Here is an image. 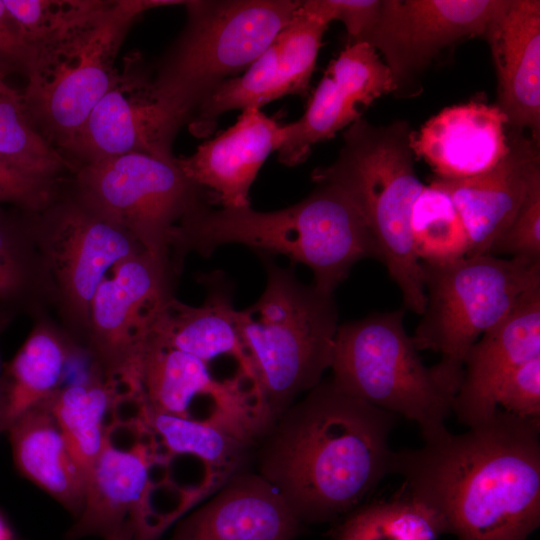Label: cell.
Here are the masks:
<instances>
[{
	"mask_svg": "<svg viewBox=\"0 0 540 540\" xmlns=\"http://www.w3.org/2000/svg\"><path fill=\"white\" fill-rule=\"evenodd\" d=\"M497 77L496 106L507 127L540 136V1L504 0L483 36Z\"/></svg>",
	"mask_w": 540,
	"mask_h": 540,
	"instance_id": "19",
	"label": "cell"
},
{
	"mask_svg": "<svg viewBox=\"0 0 540 540\" xmlns=\"http://www.w3.org/2000/svg\"><path fill=\"white\" fill-rule=\"evenodd\" d=\"M5 324V316L3 314H0V333L3 329V325ZM1 370H2V367H1V363H0V377H1Z\"/></svg>",
	"mask_w": 540,
	"mask_h": 540,
	"instance_id": "42",
	"label": "cell"
},
{
	"mask_svg": "<svg viewBox=\"0 0 540 540\" xmlns=\"http://www.w3.org/2000/svg\"><path fill=\"white\" fill-rule=\"evenodd\" d=\"M0 71V159L32 177L60 183L72 163L37 130L26 111L22 92Z\"/></svg>",
	"mask_w": 540,
	"mask_h": 540,
	"instance_id": "29",
	"label": "cell"
},
{
	"mask_svg": "<svg viewBox=\"0 0 540 540\" xmlns=\"http://www.w3.org/2000/svg\"><path fill=\"white\" fill-rule=\"evenodd\" d=\"M135 528L132 521L128 520L116 532L105 538V540H134Z\"/></svg>",
	"mask_w": 540,
	"mask_h": 540,
	"instance_id": "40",
	"label": "cell"
},
{
	"mask_svg": "<svg viewBox=\"0 0 540 540\" xmlns=\"http://www.w3.org/2000/svg\"><path fill=\"white\" fill-rule=\"evenodd\" d=\"M118 395L102 374L57 389L46 403L86 477L100 454Z\"/></svg>",
	"mask_w": 540,
	"mask_h": 540,
	"instance_id": "28",
	"label": "cell"
},
{
	"mask_svg": "<svg viewBox=\"0 0 540 540\" xmlns=\"http://www.w3.org/2000/svg\"><path fill=\"white\" fill-rule=\"evenodd\" d=\"M393 92L391 73L380 54L365 42L348 43L329 63L302 117L285 125L278 160L286 166L302 163L314 144L360 119L359 106Z\"/></svg>",
	"mask_w": 540,
	"mask_h": 540,
	"instance_id": "16",
	"label": "cell"
},
{
	"mask_svg": "<svg viewBox=\"0 0 540 540\" xmlns=\"http://www.w3.org/2000/svg\"><path fill=\"white\" fill-rule=\"evenodd\" d=\"M206 299L200 306L187 305L174 296L161 310L150 338L209 363L233 355L253 382L254 373L243 346L229 287L216 276L204 278Z\"/></svg>",
	"mask_w": 540,
	"mask_h": 540,
	"instance_id": "24",
	"label": "cell"
},
{
	"mask_svg": "<svg viewBox=\"0 0 540 540\" xmlns=\"http://www.w3.org/2000/svg\"><path fill=\"white\" fill-rule=\"evenodd\" d=\"M396 420L321 381L260 435L257 473L300 523L343 518L392 473Z\"/></svg>",
	"mask_w": 540,
	"mask_h": 540,
	"instance_id": "2",
	"label": "cell"
},
{
	"mask_svg": "<svg viewBox=\"0 0 540 540\" xmlns=\"http://www.w3.org/2000/svg\"><path fill=\"white\" fill-rule=\"evenodd\" d=\"M37 254L24 212L0 206V302L27 293L36 271Z\"/></svg>",
	"mask_w": 540,
	"mask_h": 540,
	"instance_id": "33",
	"label": "cell"
},
{
	"mask_svg": "<svg viewBox=\"0 0 540 540\" xmlns=\"http://www.w3.org/2000/svg\"><path fill=\"white\" fill-rule=\"evenodd\" d=\"M496 401L510 414L540 420V356L523 363L504 380Z\"/></svg>",
	"mask_w": 540,
	"mask_h": 540,
	"instance_id": "37",
	"label": "cell"
},
{
	"mask_svg": "<svg viewBox=\"0 0 540 540\" xmlns=\"http://www.w3.org/2000/svg\"><path fill=\"white\" fill-rule=\"evenodd\" d=\"M421 264L426 306L411 337L418 351L440 355L432 367L456 395L470 348L540 289V260L484 254Z\"/></svg>",
	"mask_w": 540,
	"mask_h": 540,
	"instance_id": "7",
	"label": "cell"
},
{
	"mask_svg": "<svg viewBox=\"0 0 540 540\" xmlns=\"http://www.w3.org/2000/svg\"><path fill=\"white\" fill-rule=\"evenodd\" d=\"M178 271L169 258L147 251L111 268L91 300L86 333L99 372L122 395L139 393L143 348L172 294Z\"/></svg>",
	"mask_w": 540,
	"mask_h": 540,
	"instance_id": "12",
	"label": "cell"
},
{
	"mask_svg": "<svg viewBox=\"0 0 540 540\" xmlns=\"http://www.w3.org/2000/svg\"><path fill=\"white\" fill-rule=\"evenodd\" d=\"M413 134L404 120L374 125L361 117L343 133L335 161L315 168L311 178L337 187L349 198L377 243L404 309L421 315L426 293L422 264L412 247L410 218L424 184L414 167Z\"/></svg>",
	"mask_w": 540,
	"mask_h": 540,
	"instance_id": "6",
	"label": "cell"
},
{
	"mask_svg": "<svg viewBox=\"0 0 540 540\" xmlns=\"http://www.w3.org/2000/svg\"><path fill=\"white\" fill-rule=\"evenodd\" d=\"M30 50L10 17L3 0H0V65L11 72H25Z\"/></svg>",
	"mask_w": 540,
	"mask_h": 540,
	"instance_id": "39",
	"label": "cell"
},
{
	"mask_svg": "<svg viewBox=\"0 0 540 540\" xmlns=\"http://www.w3.org/2000/svg\"><path fill=\"white\" fill-rule=\"evenodd\" d=\"M435 518L408 494L362 504L343 517L333 540H438Z\"/></svg>",
	"mask_w": 540,
	"mask_h": 540,
	"instance_id": "32",
	"label": "cell"
},
{
	"mask_svg": "<svg viewBox=\"0 0 540 540\" xmlns=\"http://www.w3.org/2000/svg\"><path fill=\"white\" fill-rule=\"evenodd\" d=\"M173 0H89L68 24L30 47L22 97L29 118L62 154L115 76L133 22Z\"/></svg>",
	"mask_w": 540,
	"mask_h": 540,
	"instance_id": "4",
	"label": "cell"
},
{
	"mask_svg": "<svg viewBox=\"0 0 540 540\" xmlns=\"http://www.w3.org/2000/svg\"><path fill=\"white\" fill-rule=\"evenodd\" d=\"M7 433L18 471L78 517L86 475L46 401L25 413Z\"/></svg>",
	"mask_w": 540,
	"mask_h": 540,
	"instance_id": "25",
	"label": "cell"
},
{
	"mask_svg": "<svg viewBox=\"0 0 540 540\" xmlns=\"http://www.w3.org/2000/svg\"><path fill=\"white\" fill-rule=\"evenodd\" d=\"M74 191L128 232L145 251L172 260L183 222L213 196L165 160L129 153L77 166ZM173 262V261H172Z\"/></svg>",
	"mask_w": 540,
	"mask_h": 540,
	"instance_id": "10",
	"label": "cell"
},
{
	"mask_svg": "<svg viewBox=\"0 0 540 540\" xmlns=\"http://www.w3.org/2000/svg\"><path fill=\"white\" fill-rule=\"evenodd\" d=\"M504 0H381L358 42L380 52L398 97L419 93L418 78L448 47L483 37Z\"/></svg>",
	"mask_w": 540,
	"mask_h": 540,
	"instance_id": "14",
	"label": "cell"
},
{
	"mask_svg": "<svg viewBox=\"0 0 540 540\" xmlns=\"http://www.w3.org/2000/svg\"><path fill=\"white\" fill-rule=\"evenodd\" d=\"M59 183L32 177L0 159V206L39 213L58 195Z\"/></svg>",
	"mask_w": 540,
	"mask_h": 540,
	"instance_id": "36",
	"label": "cell"
},
{
	"mask_svg": "<svg viewBox=\"0 0 540 540\" xmlns=\"http://www.w3.org/2000/svg\"><path fill=\"white\" fill-rule=\"evenodd\" d=\"M410 235L413 251L424 264L450 263L469 252L468 235L453 200L432 181L413 204Z\"/></svg>",
	"mask_w": 540,
	"mask_h": 540,
	"instance_id": "30",
	"label": "cell"
},
{
	"mask_svg": "<svg viewBox=\"0 0 540 540\" xmlns=\"http://www.w3.org/2000/svg\"><path fill=\"white\" fill-rule=\"evenodd\" d=\"M264 263L266 286L255 303L236 311L238 331L254 373L263 432L330 369L338 324L333 295L305 285L294 270Z\"/></svg>",
	"mask_w": 540,
	"mask_h": 540,
	"instance_id": "5",
	"label": "cell"
},
{
	"mask_svg": "<svg viewBox=\"0 0 540 540\" xmlns=\"http://www.w3.org/2000/svg\"><path fill=\"white\" fill-rule=\"evenodd\" d=\"M67 341L51 326L38 323L0 377V433L57 389L69 357Z\"/></svg>",
	"mask_w": 540,
	"mask_h": 540,
	"instance_id": "27",
	"label": "cell"
},
{
	"mask_svg": "<svg viewBox=\"0 0 540 540\" xmlns=\"http://www.w3.org/2000/svg\"><path fill=\"white\" fill-rule=\"evenodd\" d=\"M381 0H306L300 9L329 25L341 21L349 37V43L358 42L374 23Z\"/></svg>",
	"mask_w": 540,
	"mask_h": 540,
	"instance_id": "38",
	"label": "cell"
},
{
	"mask_svg": "<svg viewBox=\"0 0 540 540\" xmlns=\"http://www.w3.org/2000/svg\"><path fill=\"white\" fill-rule=\"evenodd\" d=\"M285 125L258 107L242 110L237 121L176 163L192 182L207 190L223 208L250 206L249 191L266 158L278 151Z\"/></svg>",
	"mask_w": 540,
	"mask_h": 540,
	"instance_id": "20",
	"label": "cell"
},
{
	"mask_svg": "<svg viewBox=\"0 0 540 540\" xmlns=\"http://www.w3.org/2000/svg\"><path fill=\"white\" fill-rule=\"evenodd\" d=\"M0 540H13L12 530L0 512Z\"/></svg>",
	"mask_w": 540,
	"mask_h": 540,
	"instance_id": "41",
	"label": "cell"
},
{
	"mask_svg": "<svg viewBox=\"0 0 540 540\" xmlns=\"http://www.w3.org/2000/svg\"><path fill=\"white\" fill-rule=\"evenodd\" d=\"M205 394L224 400L239 396L232 383L215 381L204 361L149 337L140 359V405L151 412L191 418L192 402Z\"/></svg>",
	"mask_w": 540,
	"mask_h": 540,
	"instance_id": "26",
	"label": "cell"
},
{
	"mask_svg": "<svg viewBox=\"0 0 540 540\" xmlns=\"http://www.w3.org/2000/svg\"><path fill=\"white\" fill-rule=\"evenodd\" d=\"M89 0H3L29 48L80 14Z\"/></svg>",
	"mask_w": 540,
	"mask_h": 540,
	"instance_id": "34",
	"label": "cell"
},
{
	"mask_svg": "<svg viewBox=\"0 0 540 540\" xmlns=\"http://www.w3.org/2000/svg\"><path fill=\"white\" fill-rule=\"evenodd\" d=\"M404 314L375 312L339 325L330 380L348 395L415 422L426 442L448 431L455 394L423 364Z\"/></svg>",
	"mask_w": 540,
	"mask_h": 540,
	"instance_id": "9",
	"label": "cell"
},
{
	"mask_svg": "<svg viewBox=\"0 0 540 540\" xmlns=\"http://www.w3.org/2000/svg\"><path fill=\"white\" fill-rule=\"evenodd\" d=\"M507 134L509 150L491 170L461 179H431L449 194L461 216L469 240L466 257L489 254L540 180L539 143L521 130L507 127Z\"/></svg>",
	"mask_w": 540,
	"mask_h": 540,
	"instance_id": "18",
	"label": "cell"
},
{
	"mask_svg": "<svg viewBox=\"0 0 540 540\" xmlns=\"http://www.w3.org/2000/svg\"><path fill=\"white\" fill-rule=\"evenodd\" d=\"M328 26L303 12L299 5L288 24L244 73L223 82L199 105L188 122L191 133L197 137L210 135L218 117L229 110L260 108L288 94L306 97Z\"/></svg>",
	"mask_w": 540,
	"mask_h": 540,
	"instance_id": "15",
	"label": "cell"
},
{
	"mask_svg": "<svg viewBox=\"0 0 540 540\" xmlns=\"http://www.w3.org/2000/svg\"><path fill=\"white\" fill-rule=\"evenodd\" d=\"M411 145L435 177H472L491 170L507 154V118L496 104L481 100L446 107L414 132Z\"/></svg>",
	"mask_w": 540,
	"mask_h": 540,
	"instance_id": "22",
	"label": "cell"
},
{
	"mask_svg": "<svg viewBox=\"0 0 540 540\" xmlns=\"http://www.w3.org/2000/svg\"><path fill=\"white\" fill-rule=\"evenodd\" d=\"M540 356V289L486 331L468 351L452 413L466 427L494 414L504 380L523 363Z\"/></svg>",
	"mask_w": 540,
	"mask_h": 540,
	"instance_id": "21",
	"label": "cell"
},
{
	"mask_svg": "<svg viewBox=\"0 0 540 540\" xmlns=\"http://www.w3.org/2000/svg\"><path fill=\"white\" fill-rule=\"evenodd\" d=\"M41 268L67 318L86 331L91 300L108 269L145 251L124 229L73 195L25 213Z\"/></svg>",
	"mask_w": 540,
	"mask_h": 540,
	"instance_id": "11",
	"label": "cell"
},
{
	"mask_svg": "<svg viewBox=\"0 0 540 540\" xmlns=\"http://www.w3.org/2000/svg\"><path fill=\"white\" fill-rule=\"evenodd\" d=\"M150 487L147 448L138 441L122 444L108 428L103 448L87 474L83 507L67 540L105 539L128 520L135 528L134 540H155L163 528L150 509Z\"/></svg>",
	"mask_w": 540,
	"mask_h": 540,
	"instance_id": "17",
	"label": "cell"
},
{
	"mask_svg": "<svg viewBox=\"0 0 540 540\" xmlns=\"http://www.w3.org/2000/svg\"><path fill=\"white\" fill-rule=\"evenodd\" d=\"M226 244L304 264L313 272V285L328 295L357 262L380 261L377 243L358 210L340 189L326 183H318L306 198L277 211L260 212L251 206L197 210L179 230L173 260L181 267L188 252L207 257Z\"/></svg>",
	"mask_w": 540,
	"mask_h": 540,
	"instance_id": "3",
	"label": "cell"
},
{
	"mask_svg": "<svg viewBox=\"0 0 540 540\" xmlns=\"http://www.w3.org/2000/svg\"><path fill=\"white\" fill-rule=\"evenodd\" d=\"M0 71H5L7 73L11 72L9 69H7L6 67L0 65Z\"/></svg>",
	"mask_w": 540,
	"mask_h": 540,
	"instance_id": "43",
	"label": "cell"
},
{
	"mask_svg": "<svg viewBox=\"0 0 540 540\" xmlns=\"http://www.w3.org/2000/svg\"><path fill=\"white\" fill-rule=\"evenodd\" d=\"M187 118L156 92L138 53L117 69L63 155L77 166L129 153L172 160V143Z\"/></svg>",
	"mask_w": 540,
	"mask_h": 540,
	"instance_id": "13",
	"label": "cell"
},
{
	"mask_svg": "<svg viewBox=\"0 0 540 540\" xmlns=\"http://www.w3.org/2000/svg\"><path fill=\"white\" fill-rule=\"evenodd\" d=\"M300 3L185 1L186 24L153 76L157 94L189 122L214 90L245 71L264 52Z\"/></svg>",
	"mask_w": 540,
	"mask_h": 540,
	"instance_id": "8",
	"label": "cell"
},
{
	"mask_svg": "<svg viewBox=\"0 0 540 540\" xmlns=\"http://www.w3.org/2000/svg\"><path fill=\"white\" fill-rule=\"evenodd\" d=\"M301 523L257 472H238L183 519L171 540H294Z\"/></svg>",
	"mask_w": 540,
	"mask_h": 540,
	"instance_id": "23",
	"label": "cell"
},
{
	"mask_svg": "<svg viewBox=\"0 0 540 540\" xmlns=\"http://www.w3.org/2000/svg\"><path fill=\"white\" fill-rule=\"evenodd\" d=\"M489 254L540 260V180L533 184L520 209L494 242Z\"/></svg>",
	"mask_w": 540,
	"mask_h": 540,
	"instance_id": "35",
	"label": "cell"
},
{
	"mask_svg": "<svg viewBox=\"0 0 540 540\" xmlns=\"http://www.w3.org/2000/svg\"><path fill=\"white\" fill-rule=\"evenodd\" d=\"M392 473L457 540H528L540 525V420L497 409L462 434L395 451Z\"/></svg>",
	"mask_w": 540,
	"mask_h": 540,
	"instance_id": "1",
	"label": "cell"
},
{
	"mask_svg": "<svg viewBox=\"0 0 540 540\" xmlns=\"http://www.w3.org/2000/svg\"><path fill=\"white\" fill-rule=\"evenodd\" d=\"M137 420L173 453L189 454L213 467L232 466L245 458L252 438L216 423L155 413L138 404Z\"/></svg>",
	"mask_w": 540,
	"mask_h": 540,
	"instance_id": "31",
	"label": "cell"
}]
</instances>
